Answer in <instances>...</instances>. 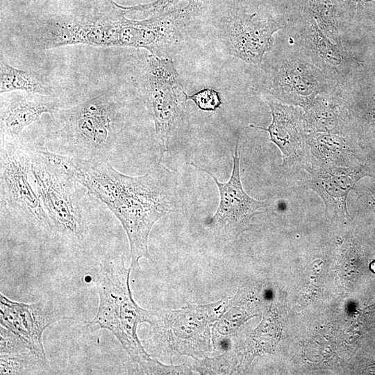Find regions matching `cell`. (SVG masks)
I'll return each instance as SVG.
<instances>
[{
	"label": "cell",
	"mask_w": 375,
	"mask_h": 375,
	"mask_svg": "<svg viewBox=\"0 0 375 375\" xmlns=\"http://www.w3.org/2000/svg\"><path fill=\"white\" fill-rule=\"evenodd\" d=\"M42 149L117 218L128 238L131 267L138 268L140 260L149 258L152 228L176 206V172L158 160L145 174L128 176L115 169L108 160L70 157Z\"/></svg>",
	"instance_id": "obj_1"
},
{
	"label": "cell",
	"mask_w": 375,
	"mask_h": 375,
	"mask_svg": "<svg viewBox=\"0 0 375 375\" xmlns=\"http://www.w3.org/2000/svg\"><path fill=\"white\" fill-rule=\"evenodd\" d=\"M53 153L82 159L108 160L123 131L122 106L108 93L51 115Z\"/></svg>",
	"instance_id": "obj_2"
},
{
	"label": "cell",
	"mask_w": 375,
	"mask_h": 375,
	"mask_svg": "<svg viewBox=\"0 0 375 375\" xmlns=\"http://www.w3.org/2000/svg\"><path fill=\"white\" fill-rule=\"evenodd\" d=\"M131 269L121 260L103 264L96 281L98 310L90 324L111 332L138 365V372L144 374L154 358L142 344L138 327L141 323L151 322L152 310L144 309L134 300L129 283Z\"/></svg>",
	"instance_id": "obj_3"
},
{
	"label": "cell",
	"mask_w": 375,
	"mask_h": 375,
	"mask_svg": "<svg viewBox=\"0 0 375 375\" xmlns=\"http://www.w3.org/2000/svg\"><path fill=\"white\" fill-rule=\"evenodd\" d=\"M226 297L206 304H190L179 309L152 310L151 348L156 354L189 356L195 360L212 354L211 328L226 311Z\"/></svg>",
	"instance_id": "obj_4"
},
{
	"label": "cell",
	"mask_w": 375,
	"mask_h": 375,
	"mask_svg": "<svg viewBox=\"0 0 375 375\" xmlns=\"http://www.w3.org/2000/svg\"><path fill=\"white\" fill-rule=\"evenodd\" d=\"M31 171L51 232L71 242L82 241L88 229V190L47 158L41 147H33Z\"/></svg>",
	"instance_id": "obj_5"
},
{
	"label": "cell",
	"mask_w": 375,
	"mask_h": 375,
	"mask_svg": "<svg viewBox=\"0 0 375 375\" xmlns=\"http://www.w3.org/2000/svg\"><path fill=\"white\" fill-rule=\"evenodd\" d=\"M32 152L33 147L23 143L18 137L1 136V206L51 232L48 216L33 180Z\"/></svg>",
	"instance_id": "obj_6"
},
{
	"label": "cell",
	"mask_w": 375,
	"mask_h": 375,
	"mask_svg": "<svg viewBox=\"0 0 375 375\" xmlns=\"http://www.w3.org/2000/svg\"><path fill=\"white\" fill-rule=\"evenodd\" d=\"M188 94L180 84L172 60L169 57L148 56L144 100L155 126L160 160L169 150V141L176 128Z\"/></svg>",
	"instance_id": "obj_7"
},
{
	"label": "cell",
	"mask_w": 375,
	"mask_h": 375,
	"mask_svg": "<svg viewBox=\"0 0 375 375\" xmlns=\"http://www.w3.org/2000/svg\"><path fill=\"white\" fill-rule=\"evenodd\" d=\"M232 158L231 177L226 183L219 182L208 170L192 162L190 163V165L206 172L217 185L219 195V206L206 224L217 236L226 241L236 239L247 231L252 218L260 213V209L267 206L266 201L251 197L243 188L240 178L238 138Z\"/></svg>",
	"instance_id": "obj_8"
},
{
	"label": "cell",
	"mask_w": 375,
	"mask_h": 375,
	"mask_svg": "<svg viewBox=\"0 0 375 375\" xmlns=\"http://www.w3.org/2000/svg\"><path fill=\"white\" fill-rule=\"evenodd\" d=\"M66 319L70 317L51 300L26 303L10 300L0 293L1 326L16 335L44 362L43 333L51 324Z\"/></svg>",
	"instance_id": "obj_9"
},
{
	"label": "cell",
	"mask_w": 375,
	"mask_h": 375,
	"mask_svg": "<svg viewBox=\"0 0 375 375\" xmlns=\"http://www.w3.org/2000/svg\"><path fill=\"white\" fill-rule=\"evenodd\" d=\"M283 26L272 16L258 11L233 14L226 23L224 38L231 54L252 65H260L273 44V35Z\"/></svg>",
	"instance_id": "obj_10"
},
{
	"label": "cell",
	"mask_w": 375,
	"mask_h": 375,
	"mask_svg": "<svg viewBox=\"0 0 375 375\" xmlns=\"http://www.w3.org/2000/svg\"><path fill=\"white\" fill-rule=\"evenodd\" d=\"M369 172L362 164L350 167H313L307 185L322 198L328 215L349 217L348 194L360 179L370 176Z\"/></svg>",
	"instance_id": "obj_11"
},
{
	"label": "cell",
	"mask_w": 375,
	"mask_h": 375,
	"mask_svg": "<svg viewBox=\"0 0 375 375\" xmlns=\"http://www.w3.org/2000/svg\"><path fill=\"white\" fill-rule=\"evenodd\" d=\"M272 90L286 104L307 108L325 86L322 72L302 60L286 61L275 73Z\"/></svg>",
	"instance_id": "obj_12"
},
{
	"label": "cell",
	"mask_w": 375,
	"mask_h": 375,
	"mask_svg": "<svg viewBox=\"0 0 375 375\" xmlns=\"http://www.w3.org/2000/svg\"><path fill=\"white\" fill-rule=\"evenodd\" d=\"M272 113V122L267 128L251 124V127L268 132L269 140L281 151L282 166L288 167L299 162L304 153L306 134L301 110L292 105L272 100L267 101Z\"/></svg>",
	"instance_id": "obj_13"
},
{
	"label": "cell",
	"mask_w": 375,
	"mask_h": 375,
	"mask_svg": "<svg viewBox=\"0 0 375 375\" xmlns=\"http://www.w3.org/2000/svg\"><path fill=\"white\" fill-rule=\"evenodd\" d=\"M58 109L56 102L41 98L25 97L8 101L1 105V136L18 137L28 126L42 115H51Z\"/></svg>",
	"instance_id": "obj_14"
},
{
	"label": "cell",
	"mask_w": 375,
	"mask_h": 375,
	"mask_svg": "<svg viewBox=\"0 0 375 375\" xmlns=\"http://www.w3.org/2000/svg\"><path fill=\"white\" fill-rule=\"evenodd\" d=\"M314 160L313 167H350L362 164L342 133H312L306 135Z\"/></svg>",
	"instance_id": "obj_15"
},
{
	"label": "cell",
	"mask_w": 375,
	"mask_h": 375,
	"mask_svg": "<svg viewBox=\"0 0 375 375\" xmlns=\"http://www.w3.org/2000/svg\"><path fill=\"white\" fill-rule=\"evenodd\" d=\"M0 335L1 375L31 374L44 362L20 338L2 326Z\"/></svg>",
	"instance_id": "obj_16"
},
{
	"label": "cell",
	"mask_w": 375,
	"mask_h": 375,
	"mask_svg": "<svg viewBox=\"0 0 375 375\" xmlns=\"http://www.w3.org/2000/svg\"><path fill=\"white\" fill-rule=\"evenodd\" d=\"M304 110L306 132L342 133L344 109L333 99L319 94Z\"/></svg>",
	"instance_id": "obj_17"
},
{
	"label": "cell",
	"mask_w": 375,
	"mask_h": 375,
	"mask_svg": "<svg viewBox=\"0 0 375 375\" xmlns=\"http://www.w3.org/2000/svg\"><path fill=\"white\" fill-rule=\"evenodd\" d=\"M22 90L40 95H49L52 91L43 81L30 72L12 67L1 60L0 92Z\"/></svg>",
	"instance_id": "obj_18"
},
{
	"label": "cell",
	"mask_w": 375,
	"mask_h": 375,
	"mask_svg": "<svg viewBox=\"0 0 375 375\" xmlns=\"http://www.w3.org/2000/svg\"><path fill=\"white\" fill-rule=\"evenodd\" d=\"M306 10L320 30L333 35L337 30L338 14L333 0H306Z\"/></svg>",
	"instance_id": "obj_19"
},
{
	"label": "cell",
	"mask_w": 375,
	"mask_h": 375,
	"mask_svg": "<svg viewBox=\"0 0 375 375\" xmlns=\"http://www.w3.org/2000/svg\"><path fill=\"white\" fill-rule=\"evenodd\" d=\"M310 40L315 53L324 63L329 66H340L344 62V56L338 47L323 35L315 22L310 17Z\"/></svg>",
	"instance_id": "obj_20"
},
{
	"label": "cell",
	"mask_w": 375,
	"mask_h": 375,
	"mask_svg": "<svg viewBox=\"0 0 375 375\" xmlns=\"http://www.w3.org/2000/svg\"><path fill=\"white\" fill-rule=\"evenodd\" d=\"M231 356L227 351L215 356H208L196 360L194 371L200 374H227L233 371L235 364L231 361Z\"/></svg>",
	"instance_id": "obj_21"
},
{
	"label": "cell",
	"mask_w": 375,
	"mask_h": 375,
	"mask_svg": "<svg viewBox=\"0 0 375 375\" xmlns=\"http://www.w3.org/2000/svg\"><path fill=\"white\" fill-rule=\"evenodd\" d=\"M187 98L205 111H215L222 103L218 92L211 88H204L192 95H188Z\"/></svg>",
	"instance_id": "obj_22"
},
{
	"label": "cell",
	"mask_w": 375,
	"mask_h": 375,
	"mask_svg": "<svg viewBox=\"0 0 375 375\" xmlns=\"http://www.w3.org/2000/svg\"><path fill=\"white\" fill-rule=\"evenodd\" d=\"M177 0H157L153 3L146 4V5H139L134 7H126L127 10H146L151 12H161L165 8L176 1Z\"/></svg>",
	"instance_id": "obj_23"
},
{
	"label": "cell",
	"mask_w": 375,
	"mask_h": 375,
	"mask_svg": "<svg viewBox=\"0 0 375 375\" xmlns=\"http://www.w3.org/2000/svg\"><path fill=\"white\" fill-rule=\"evenodd\" d=\"M372 206H373L374 212L375 214V195L372 196Z\"/></svg>",
	"instance_id": "obj_24"
},
{
	"label": "cell",
	"mask_w": 375,
	"mask_h": 375,
	"mask_svg": "<svg viewBox=\"0 0 375 375\" xmlns=\"http://www.w3.org/2000/svg\"><path fill=\"white\" fill-rule=\"evenodd\" d=\"M370 268L374 272H375V261L371 264Z\"/></svg>",
	"instance_id": "obj_25"
},
{
	"label": "cell",
	"mask_w": 375,
	"mask_h": 375,
	"mask_svg": "<svg viewBox=\"0 0 375 375\" xmlns=\"http://www.w3.org/2000/svg\"><path fill=\"white\" fill-rule=\"evenodd\" d=\"M359 1H360V0H359ZM364 1H375V0H364Z\"/></svg>",
	"instance_id": "obj_26"
}]
</instances>
